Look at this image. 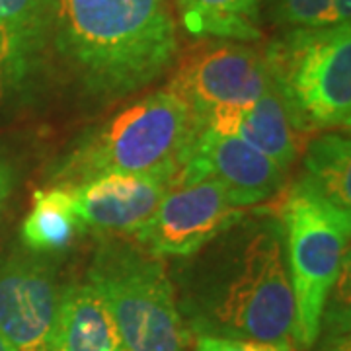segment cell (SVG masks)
Here are the masks:
<instances>
[{
  "label": "cell",
  "mask_w": 351,
  "mask_h": 351,
  "mask_svg": "<svg viewBox=\"0 0 351 351\" xmlns=\"http://www.w3.org/2000/svg\"><path fill=\"white\" fill-rule=\"evenodd\" d=\"M47 47L98 98L152 84L178 59L170 0H47Z\"/></svg>",
  "instance_id": "6da1fadb"
},
{
  "label": "cell",
  "mask_w": 351,
  "mask_h": 351,
  "mask_svg": "<svg viewBox=\"0 0 351 351\" xmlns=\"http://www.w3.org/2000/svg\"><path fill=\"white\" fill-rule=\"evenodd\" d=\"M203 123L170 86L137 100L86 137L55 172L57 188L110 174L178 172Z\"/></svg>",
  "instance_id": "7a4b0ae2"
},
{
  "label": "cell",
  "mask_w": 351,
  "mask_h": 351,
  "mask_svg": "<svg viewBox=\"0 0 351 351\" xmlns=\"http://www.w3.org/2000/svg\"><path fill=\"white\" fill-rule=\"evenodd\" d=\"M271 82L299 133L350 129L351 25L297 27L263 53Z\"/></svg>",
  "instance_id": "3957f363"
},
{
  "label": "cell",
  "mask_w": 351,
  "mask_h": 351,
  "mask_svg": "<svg viewBox=\"0 0 351 351\" xmlns=\"http://www.w3.org/2000/svg\"><path fill=\"white\" fill-rule=\"evenodd\" d=\"M86 283L106 302L127 351L186 350L189 330L160 258L137 244H104Z\"/></svg>",
  "instance_id": "277c9868"
},
{
  "label": "cell",
  "mask_w": 351,
  "mask_h": 351,
  "mask_svg": "<svg viewBox=\"0 0 351 351\" xmlns=\"http://www.w3.org/2000/svg\"><path fill=\"white\" fill-rule=\"evenodd\" d=\"M279 217L295 299L293 341L311 348L320 334L328 297L343 269L351 211L332 205L301 180L287 193Z\"/></svg>",
  "instance_id": "5b68a950"
},
{
  "label": "cell",
  "mask_w": 351,
  "mask_h": 351,
  "mask_svg": "<svg viewBox=\"0 0 351 351\" xmlns=\"http://www.w3.org/2000/svg\"><path fill=\"white\" fill-rule=\"evenodd\" d=\"M211 318L221 336L293 343L295 299L281 223L267 221L242 246Z\"/></svg>",
  "instance_id": "8992f818"
},
{
  "label": "cell",
  "mask_w": 351,
  "mask_h": 351,
  "mask_svg": "<svg viewBox=\"0 0 351 351\" xmlns=\"http://www.w3.org/2000/svg\"><path fill=\"white\" fill-rule=\"evenodd\" d=\"M269 84L271 76L262 53L232 39L193 47L168 82L203 125L248 110Z\"/></svg>",
  "instance_id": "52a82bcc"
},
{
  "label": "cell",
  "mask_w": 351,
  "mask_h": 351,
  "mask_svg": "<svg viewBox=\"0 0 351 351\" xmlns=\"http://www.w3.org/2000/svg\"><path fill=\"white\" fill-rule=\"evenodd\" d=\"M244 213L246 207L215 180H174L149 223L133 239L156 258L191 256L237 225Z\"/></svg>",
  "instance_id": "ba28073f"
},
{
  "label": "cell",
  "mask_w": 351,
  "mask_h": 351,
  "mask_svg": "<svg viewBox=\"0 0 351 351\" xmlns=\"http://www.w3.org/2000/svg\"><path fill=\"white\" fill-rule=\"evenodd\" d=\"M285 170L234 135L203 127L174 180H215L242 207L267 201L281 191Z\"/></svg>",
  "instance_id": "9c48e42d"
},
{
  "label": "cell",
  "mask_w": 351,
  "mask_h": 351,
  "mask_svg": "<svg viewBox=\"0 0 351 351\" xmlns=\"http://www.w3.org/2000/svg\"><path fill=\"white\" fill-rule=\"evenodd\" d=\"M178 172L110 174L71 188L84 228L129 234L149 223Z\"/></svg>",
  "instance_id": "30bf717a"
},
{
  "label": "cell",
  "mask_w": 351,
  "mask_h": 351,
  "mask_svg": "<svg viewBox=\"0 0 351 351\" xmlns=\"http://www.w3.org/2000/svg\"><path fill=\"white\" fill-rule=\"evenodd\" d=\"M59 293L51 271L34 263L0 269V332L16 351H49Z\"/></svg>",
  "instance_id": "8fae6325"
},
{
  "label": "cell",
  "mask_w": 351,
  "mask_h": 351,
  "mask_svg": "<svg viewBox=\"0 0 351 351\" xmlns=\"http://www.w3.org/2000/svg\"><path fill=\"white\" fill-rule=\"evenodd\" d=\"M47 51V0H0V100L24 84Z\"/></svg>",
  "instance_id": "7c38bea8"
},
{
  "label": "cell",
  "mask_w": 351,
  "mask_h": 351,
  "mask_svg": "<svg viewBox=\"0 0 351 351\" xmlns=\"http://www.w3.org/2000/svg\"><path fill=\"white\" fill-rule=\"evenodd\" d=\"M49 351H127L106 302L88 283L61 289Z\"/></svg>",
  "instance_id": "4fadbf2b"
},
{
  "label": "cell",
  "mask_w": 351,
  "mask_h": 351,
  "mask_svg": "<svg viewBox=\"0 0 351 351\" xmlns=\"http://www.w3.org/2000/svg\"><path fill=\"white\" fill-rule=\"evenodd\" d=\"M203 127L242 138L256 151L271 158L285 172L301 152V133L291 123L285 104L274 82L248 110Z\"/></svg>",
  "instance_id": "5bb4252c"
},
{
  "label": "cell",
  "mask_w": 351,
  "mask_h": 351,
  "mask_svg": "<svg viewBox=\"0 0 351 351\" xmlns=\"http://www.w3.org/2000/svg\"><path fill=\"white\" fill-rule=\"evenodd\" d=\"M82 228L71 189L53 186L36 191L22 225V240L34 252L63 250Z\"/></svg>",
  "instance_id": "9a60e30c"
},
{
  "label": "cell",
  "mask_w": 351,
  "mask_h": 351,
  "mask_svg": "<svg viewBox=\"0 0 351 351\" xmlns=\"http://www.w3.org/2000/svg\"><path fill=\"white\" fill-rule=\"evenodd\" d=\"M189 34L254 41L260 32V0H189L180 14Z\"/></svg>",
  "instance_id": "2e32d148"
},
{
  "label": "cell",
  "mask_w": 351,
  "mask_h": 351,
  "mask_svg": "<svg viewBox=\"0 0 351 351\" xmlns=\"http://www.w3.org/2000/svg\"><path fill=\"white\" fill-rule=\"evenodd\" d=\"M306 176L302 182L320 193L332 205L343 211L351 209L350 138L339 133H324L316 137L304 156Z\"/></svg>",
  "instance_id": "e0dca14e"
},
{
  "label": "cell",
  "mask_w": 351,
  "mask_h": 351,
  "mask_svg": "<svg viewBox=\"0 0 351 351\" xmlns=\"http://www.w3.org/2000/svg\"><path fill=\"white\" fill-rule=\"evenodd\" d=\"M276 16L297 27H328L350 24L351 0H274Z\"/></svg>",
  "instance_id": "ac0fdd59"
},
{
  "label": "cell",
  "mask_w": 351,
  "mask_h": 351,
  "mask_svg": "<svg viewBox=\"0 0 351 351\" xmlns=\"http://www.w3.org/2000/svg\"><path fill=\"white\" fill-rule=\"evenodd\" d=\"M195 351H295V348L293 343H271V341L230 338L221 334H201L195 339Z\"/></svg>",
  "instance_id": "d6986e66"
},
{
  "label": "cell",
  "mask_w": 351,
  "mask_h": 351,
  "mask_svg": "<svg viewBox=\"0 0 351 351\" xmlns=\"http://www.w3.org/2000/svg\"><path fill=\"white\" fill-rule=\"evenodd\" d=\"M10 189H12V170L6 164V160L0 156V209L6 203V199H8Z\"/></svg>",
  "instance_id": "ffe728a7"
},
{
  "label": "cell",
  "mask_w": 351,
  "mask_h": 351,
  "mask_svg": "<svg viewBox=\"0 0 351 351\" xmlns=\"http://www.w3.org/2000/svg\"><path fill=\"white\" fill-rule=\"evenodd\" d=\"M0 351H16L12 346L8 343V339L2 336V332H0Z\"/></svg>",
  "instance_id": "44dd1931"
},
{
  "label": "cell",
  "mask_w": 351,
  "mask_h": 351,
  "mask_svg": "<svg viewBox=\"0 0 351 351\" xmlns=\"http://www.w3.org/2000/svg\"><path fill=\"white\" fill-rule=\"evenodd\" d=\"M189 0H176V4H178V10H180V14L186 10V6H188Z\"/></svg>",
  "instance_id": "7402d4cb"
}]
</instances>
